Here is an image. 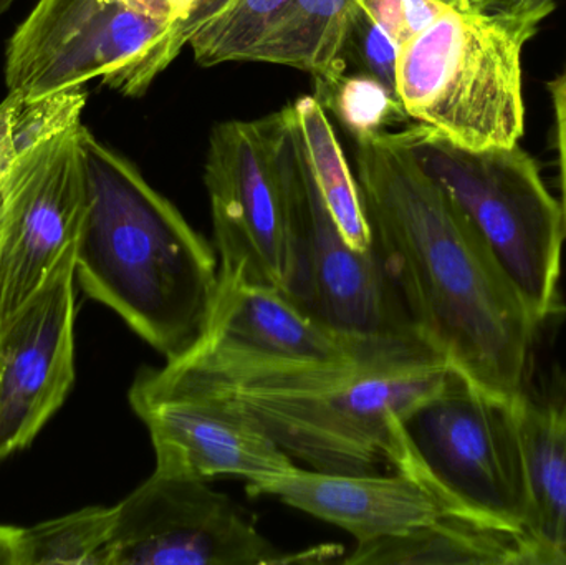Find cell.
Wrapping results in <instances>:
<instances>
[{"instance_id": "cell-24", "label": "cell", "mask_w": 566, "mask_h": 565, "mask_svg": "<svg viewBox=\"0 0 566 565\" xmlns=\"http://www.w3.org/2000/svg\"><path fill=\"white\" fill-rule=\"evenodd\" d=\"M399 50L401 46L379 27L371 13L359 3L352 13L345 39H343L339 60L346 69L353 65L356 72L366 73L379 80L398 95L396 72H398Z\"/></svg>"}, {"instance_id": "cell-16", "label": "cell", "mask_w": 566, "mask_h": 565, "mask_svg": "<svg viewBox=\"0 0 566 565\" xmlns=\"http://www.w3.org/2000/svg\"><path fill=\"white\" fill-rule=\"evenodd\" d=\"M531 498L528 540L541 565H566V378L514 404Z\"/></svg>"}, {"instance_id": "cell-26", "label": "cell", "mask_w": 566, "mask_h": 565, "mask_svg": "<svg viewBox=\"0 0 566 565\" xmlns=\"http://www.w3.org/2000/svg\"><path fill=\"white\" fill-rule=\"evenodd\" d=\"M555 113V145H557L558 171H560L562 209H564L566 228V65L548 83Z\"/></svg>"}, {"instance_id": "cell-27", "label": "cell", "mask_w": 566, "mask_h": 565, "mask_svg": "<svg viewBox=\"0 0 566 565\" xmlns=\"http://www.w3.org/2000/svg\"><path fill=\"white\" fill-rule=\"evenodd\" d=\"M231 2L232 0H191L185 19L176 23L175 27V43L179 52L188 46L189 40L199 29H202L209 20L214 19Z\"/></svg>"}, {"instance_id": "cell-32", "label": "cell", "mask_w": 566, "mask_h": 565, "mask_svg": "<svg viewBox=\"0 0 566 565\" xmlns=\"http://www.w3.org/2000/svg\"><path fill=\"white\" fill-rule=\"evenodd\" d=\"M13 2H15V0H0V17L13 6Z\"/></svg>"}, {"instance_id": "cell-9", "label": "cell", "mask_w": 566, "mask_h": 565, "mask_svg": "<svg viewBox=\"0 0 566 565\" xmlns=\"http://www.w3.org/2000/svg\"><path fill=\"white\" fill-rule=\"evenodd\" d=\"M205 182L219 275L292 294L298 251L271 116L216 126L209 138Z\"/></svg>"}, {"instance_id": "cell-8", "label": "cell", "mask_w": 566, "mask_h": 565, "mask_svg": "<svg viewBox=\"0 0 566 565\" xmlns=\"http://www.w3.org/2000/svg\"><path fill=\"white\" fill-rule=\"evenodd\" d=\"M271 123L298 251L290 297L326 327L355 341L424 342L375 244L358 251L343 238L310 171L293 105L271 115Z\"/></svg>"}, {"instance_id": "cell-2", "label": "cell", "mask_w": 566, "mask_h": 565, "mask_svg": "<svg viewBox=\"0 0 566 565\" xmlns=\"http://www.w3.org/2000/svg\"><path fill=\"white\" fill-rule=\"evenodd\" d=\"M153 384L209 398L251 420L289 457L322 473H378L399 428L451 380L428 345L343 362H254L188 354Z\"/></svg>"}, {"instance_id": "cell-4", "label": "cell", "mask_w": 566, "mask_h": 565, "mask_svg": "<svg viewBox=\"0 0 566 565\" xmlns=\"http://www.w3.org/2000/svg\"><path fill=\"white\" fill-rule=\"evenodd\" d=\"M538 23L451 7L399 50L409 119L471 151L511 148L525 129L522 50Z\"/></svg>"}, {"instance_id": "cell-6", "label": "cell", "mask_w": 566, "mask_h": 565, "mask_svg": "<svg viewBox=\"0 0 566 565\" xmlns=\"http://www.w3.org/2000/svg\"><path fill=\"white\" fill-rule=\"evenodd\" d=\"M389 468L415 478L458 516L521 533L531 523L514 404L458 372L399 430Z\"/></svg>"}, {"instance_id": "cell-25", "label": "cell", "mask_w": 566, "mask_h": 565, "mask_svg": "<svg viewBox=\"0 0 566 565\" xmlns=\"http://www.w3.org/2000/svg\"><path fill=\"white\" fill-rule=\"evenodd\" d=\"M361 6L399 46L411 42L451 9L441 0H361Z\"/></svg>"}, {"instance_id": "cell-15", "label": "cell", "mask_w": 566, "mask_h": 565, "mask_svg": "<svg viewBox=\"0 0 566 565\" xmlns=\"http://www.w3.org/2000/svg\"><path fill=\"white\" fill-rule=\"evenodd\" d=\"M248 493L279 498L346 531L358 544L399 536L452 514L428 488L401 471L343 474L296 467L289 473L248 483Z\"/></svg>"}, {"instance_id": "cell-33", "label": "cell", "mask_w": 566, "mask_h": 565, "mask_svg": "<svg viewBox=\"0 0 566 565\" xmlns=\"http://www.w3.org/2000/svg\"><path fill=\"white\" fill-rule=\"evenodd\" d=\"M441 2H444L446 6H449V7L458 6V0H441Z\"/></svg>"}, {"instance_id": "cell-20", "label": "cell", "mask_w": 566, "mask_h": 565, "mask_svg": "<svg viewBox=\"0 0 566 565\" xmlns=\"http://www.w3.org/2000/svg\"><path fill=\"white\" fill-rule=\"evenodd\" d=\"M116 506H92L22 530L19 565H108Z\"/></svg>"}, {"instance_id": "cell-5", "label": "cell", "mask_w": 566, "mask_h": 565, "mask_svg": "<svg viewBox=\"0 0 566 565\" xmlns=\"http://www.w3.org/2000/svg\"><path fill=\"white\" fill-rule=\"evenodd\" d=\"M396 133L488 242L538 328L554 318L562 304L565 216L535 159L521 145L471 151L418 123Z\"/></svg>"}, {"instance_id": "cell-28", "label": "cell", "mask_w": 566, "mask_h": 565, "mask_svg": "<svg viewBox=\"0 0 566 565\" xmlns=\"http://www.w3.org/2000/svg\"><path fill=\"white\" fill-rule=\"evenodd\" d=\"M129 3L142 12L149 13L156 19L168 20V22H181L188 13L191 0H122Z\"/></svg>"}, {"instance_id": "cell-21", "label": "cell", "mask_w": 566, "mask_h": 565, "mask_svg": "<svg viewBox=\"0 0 566 565\" xmlns=\"http://www.w3.org/2000/svg\"><path fill=\"white\" fill-rule=\"evenodd\" d=\"M86 98L83 86L40 98L9 92L0 103V195L10 169L27 149L82 123Z\"/></svg>"}, {"instance_id": "cell-19", "label": "cell", "mask_w": 566, "mask_h": 565, "mask_svg": "<svg viewBox=\"0 0 566 565\" xmlns=\"http://www.w3.org/2000/svg\"><path fill=\"white\" fill-rule=\"evenodd\" d=\"M293 109L310 171L326 208L346 242L358 251H368L373 248V234L358 179L349 169L325 109L313 95L296 100Z\"/></svg>"}, {"instance_id": "cell-29", "label": "cell", "mask_w": 566, "mask_h": 565, "mask_svg": "<svg viewBox=\"0 0 566 565\" xmlns=\"http://www.w3.org/2000/svg\"><path fill=\"white\" fill-rule=\"evenodd\" d=\"M521 0H458L459 9L488 15H514Z\"/></svg>"}, {"instance_id": "cell-30", "label": "cell", "mask_w": 566, "mask_h": 565, "mask_svg": "<svg viewBox=\"0 0 566 565\" xmlns=\"http://www.w3.org/2000/svg\"><path fill=\"white\" fill-rule=\"evenodd\" d=\"M22 527L0 526V565H19Z\"/></svg>"}, {"instance_id": "cell-17", "label": "cell", "mask_w": 566, "mask_h": 565, "mask_svg": "<svg viewBox=\"0 0 566 565\" xmlns=\"http://www.w3.org/2000/svg\"><path fill=\"white\" fill-rule=\"evenodd\" d=\"M346 564L541 565L527 534L448 514L399 536L356 544Z\"/></svg>"}, {"instance_id": "cell-12", "label": "cell", "mask_w": 566, "mask_h": 565, "mask_svg": "<svg viewBox=\"0 0 566 565\" xmlns=\"http://www.w3.org/2000/svg\"><path fill=\"white\" fill-rule=\"evenodd\" d=\"M75 254L0 334V461L32 444L75 381Z\"/></svg>"}, {"instance_id": "cell-23", "label": "cell", "mask_w": 566, "mask_h": 565, "mask_svg": "<svg viewBox=\"0 0 566 565\" xmlns=\"http://www.w3.org/2000/svg\"><path fill=\"white\" fill-rule=\"evenodd\" d=\"M289 0H232L199 29L188 46L202 66L249 62L255 46L277 22Z\"/></svg>"}, {"instance_id": "cell-22", "label": "cell", "mask_w": 566, "mask_h": 565, "mask_svg": "<svg viewBox=\"0 0 566 565\" xmlns=\"http://www.w3.org/2000/svg\"><path fill=\"white\" fill-rule=\"evenodd\" d=\"M313 96L356 142L391 132L392 126L409 119L395 92L379 80L361 72L349 73L348 69L329 76H315Z\"/></svg>"}, {"instance_id": "cell-13", "label": "cell", "mask_w": 566, "mask_h": 565, "mask_svg": "<svg viewBox=\"0 0 566 565\" xmlns=\"http://www.w3.org/2000/svg\"><path fill=\"white\" fill-rule=\"evenodd\" d=\"M128 400L151 438L155 470L163 473L252 483L296 468L262 428L209 398L158 387L139 372Z\"/></svg>"}, {"instance_id": "cell-10", "label": "cell", "mask_w": 566, "mask_h": 565, "mask_svg": "<svg viewBox=\"0 0 566 565\" xmlns=\"http://www.w3.org/2000/svg\"><path fill=\"white\" fill-rule=\"evenodd\" d=\"M339 547L282 553L231 498L198 478L155 473L116 504L108 565L326 563Z\"/></svg>"}, {"instance_id": "cell-14", "label": "cell", "mask_w": 566, "mask_h": 565, "mask_svg": "<svg viewBox=\"0 0 566 565\" xmlns=\"http://www.w3.org/2000/svg\"><path fill=\"white\" fill-rule=\"evenodd\" d=\"M412 345L428 344H369L345 337L281 289L219 275L208 327L189 354L254 362H343Z\"/></svg>"}, {"instance_id": "cell-11", "label": "cell", "mask_w": 566, "mask_h": 565, "mask_svg": "<svg viewBox=\"0 0 566 565\" xmlns=\"http://www.w3.org/2000/svg\"><path fill=\"white\" fill-rule=\"evenodd\" d=\"M82 123L27 149L0 195V334L76 252L88 185Z\"/></svg>"}, {"instance_id": "cell-7", "label": "cell", "mask_w": 566, "mask_h": 565, "mask_svg": "<svg viewBox=\"0 0 566 565\" xmlns=\"http://www.w3.org/2000/svg\"><path fill=\"white\" fill-rule=\"evenodd\" d=\"M179 53L175 23L122 0H39L7 46L6 83L40 98L98 79L136 98Z\"/></svg>"}, {"instance_id": "cell-31", "label": "cell", "mask_w": 566, "mask_h": 565, "mask_svg": "<svg viewBox=\"0 0 566 565\" xmlns=\"http://www.w3.org/2000/svg\"><path fill=\"white\" fill-rule=\"evenodd\" d=\"M555 9V0H521L512 17H524L541 25Z\"/></svg>"}, {"instance_id": "cell-1", "label": "cell", "mask_w": 566, "mask_h": 565, "mask_svg": "<svg viewBox=\"0 0 566 565\" xmlns=\"http://www.w3.org/2000/svg\"><path fill=\"white\" fill-rule=\"evenodd\" d=\"M356 179L378 249L422 341L485 394L527 388L538 325L491 248L398 133L359 139Z\"/></svg>"}, {"instance_id": "cell-18", "label": "cell", "mask_w": 566, "mask_h": 565, "mask_svg": "<svg viewBox=\"0 0 566 565\" xmlns=\"http://www.w3.org/2000/svg\"><path fill=\"white\" fill-rule=\"evenodd\" d=\"M361 0H289L249 62L292 66L315 76L346 70L339 60L352 13Z\"/></svg>"}, {"instance_id": "cell-3", "label": "cell", "mask_w": 566, "mask_h": 565, "mask_svg": "<svg viewBox=\"0 0 566 565\" xmlns=\"http://www.w3.org/2000/svg\"><path fill=\"white\" fill-rule=\"evenodd\" d=\"M88 211L75 278L169 362L205 335L219 289L216 249L125 156L80 132Z\"/></svg>"}]
</instances>
